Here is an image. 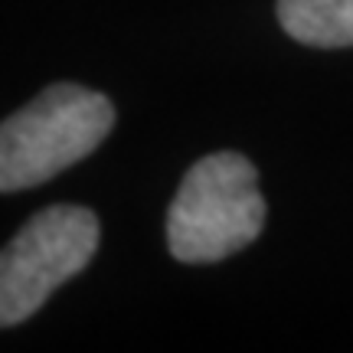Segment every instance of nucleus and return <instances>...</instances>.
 Listing matches in <instances>:
<instances>
[{
	"label": "nucleus",
	"instance_id": "1",
	"mask_svg": "<svg viewBox=\"0 0 353 353\" xmlns=\"http://www.w3.org/2000/svg\"><path fill=\"white\" fill-rule=\"evenodd\" d=\"M259 170L236 151H216L187 170L167 210V249L176 262H219L259 239L265 226Z\"/></svg>",
	"mask_w": 353,
	"mask_h": 353
},
{
	"label": "nucleus",
	"instance_id": "2",
	"mask_svg": "<svg viewBox=\"0 0 353 353\" xmlns=\"http://www.w3.org/2000/svg\"><path fill=\"white\" fill-rule=\"evenodd\" d=\"M114 128L108 95L56 82L0 128V190L39 187L99 148Z\"/></svg>",
	"mask_w": 353,
	"mask_h": 353
},
{
	"label": "nucleus",
	"instance_id": "3",
	"mask_svg": "<svg viewBox=\"0 0 353 353\" xmlns=\"http://www.w3.org/2000/svg\"><path fill=\"white\" fill-rule=\"evenodd\" d=\"M99 249V219L85 206H50L26 223L0 255V324L37 314L52 291L79 275Z\"/></svg>",
	"mask_w": 353,
	"mask_h": 353
},
{
	"label": "nucleus",
	"instance_id": "4",
	"mask_svg": "<svg viewBox=\"0 0 353 353\" xmlns=\"http://www.w3.org/2000/svg\"><path fill=\"white\" fill-rule=\"evenodd\" d=\"M278 20L304 46H353V0H278Z\"/></svg>",
	"mask_w": 353,
	"mask_h": 353
}]
</instances>
